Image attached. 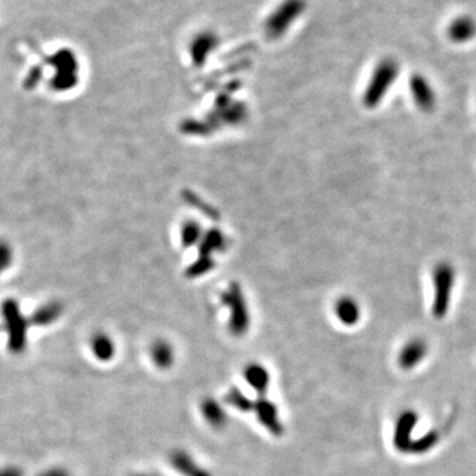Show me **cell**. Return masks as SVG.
<instances>
[{
    "instance_id": "cell-1",
    "label": "cell",
    "mask_w": 476,
    "mask_h": 476,
    "mask_svg": "<svg viewBox=\"0 0 476 476\" xmlns=\"http://www.w3.org/2000/svg\"><path fill=\"white\" fill-rule=\"evenodd\" d=\"M3 317V331L7 333L8 351L13 355H20L25 351L29 320L24 317L20 306L16 299L8 298L3 300L1 307Z\"/></svg>"
},
{
    "instance_id": "cell-2",
    "label": "cell",
    "mask_w": 476,
    "mask_h": 476,
    "mask_svg": "<svg viewBox=\"0 0 476 476\" xmlns=\"http://www.w3.org/2000/svg\"><path fill=\"white\" fill-rule=\"evenodd\" d=\"M399 73V65L393 58L381 60L373 70V74L364 91V103L373 109L385 98L386 93L393 86Z\"/></svg>"
},
{
    "instance_id": "cell-3",
    "label": "cell",
    "mask_w": 476,
    "mask_h": 476,
    "mask_svg": "<svg viewBox=\"0 0 476 476\" xmlns=\"http://www.w3.org/2000/svg\"><path fill=\"white\" fill-rule=\"evenodd\" d=\"M432 284H434L432 315L437 319H442L449 312L455 284V269L450 262L437 263V266L432 270Z\"/></svg>"
},
{
    "instance_id": "cell-4",
    "label": "cell",
    "mask_w": 476,
    "mask_h": 476,
    "mask_svg": "<svg viewBox=\"0 0 476 476\" xmlns=\"http://www.w3.org/2000/svg\"><path fill=\"white\" fill-rule=\"evenodd\" d=\"M306 10L305 0H282L266 18L265 32L272 39L282 37Z\"/></svg>"
},
{
    "instance_id": "cell-5",
    "label": "cell",
    "mask_w": 476,
    "mask_h": 476,
    "mask_svg": "<svg viewBox=\"0 0 476 476\" xmlns=\"http://www.w3.org/2000/svg\"><path fill=\"white\" fill-rule=\"evenodd\" d=\"M49 64L55 68V76L51 82L57 91H68L79 84V64L77 56L70 49H60L49 58Z\"/></svg>"
},
{
    "instance_id": "cell-6",
    "label": "cell",
    "mask_w": 476,
    "mask_h": 476,
    "mask_svg": "<svg viewBox=\"0 0 476 476\" xmlns=\"http://www.w3.org/2000/svg\"><path fill=\"white\" fill-rule=\"evenodd\" d=\"M223 302L230 311L229 317V329L234 336L245 335L250 327L249 308L241 290L233 286L223 296Z\"/></svg>"
},
{
    "instance_id": "cell-7",
    "label": "cell",
    "mask_w": 476,
    "mask_h": 476,
    "mask_svg": "<svg viewBox=\"0 0 476 476\" xmlns=\"http://www.w3.org/2000/svg\"><path fill=\"white\" fill-rule=\"evenodd\" d=\"M257 420L262 428L272 434V437H282L284 432V423L279 417V410L270 398L266 396H258L254 399V410Z\"/></svg>"
},
{
    "instance_id": "cell-8",
    "label": "cell",
    "mask_w": 476,
    "mask_h": 476,
    "mask_svg": "<svg viewBox=\"0 0 476 476\" xmlns=\"http://www.w3.org/2000/svg\"><path fill=\"white\" fill-rule=\"evenodd\" d=\"M409 88L411 91L413 100L422 112L430 113L437 105V95L432 89L429 79L422 74H413L409 81Z\"/></svg>"
},
{
    "instance_id": "cell-9",
    "label": "cell",
    "mask_w": 476,
    "mask_h": 476,
    "mask_svg": "<svg viewBox=\"0 0 476 476\" xmlns=\"http://www.w3.org/2000/svg\"><path fill=\"white\" fill-rule=\"evenodd\" d=\"M220 44L218 36L209 29H203L194 34L190 43V56L192 57L194 65H203L206 58L211 56Z\"/></svg>"
},
{
    "instance_id": "cell-10",
    "label": "cell",
    "mask_w": 476,
    "mask_h": 476,
    "mask_svg": "<svg viewBox=\"0 0 476 476\" xmlns=\"http://www.w3.org/2000/svg\"><path fill=\"white\" fill-rule=\"evenodd\" d=\"M171 467L183 476H213L209 470L200 465L191 454L176 449L168 456Z\"/></svg>"
},
{
    "instance_id": "cell-11",
    "label": "cell",
    "mask_w": 476,
    "mask_h": 476,
    "mask_svg": "<svg viewBox=\"0 0 476 476\" xmlns=\"http://www.w3.org/2000/svg\"><path fill=\"white\" fill-rule=\"evenodd\" d=\"M418 417L414 411H404L397 420L395 429V446L401 453H410L411 447V432L417 425Z\"/></svg>"
},
{
    "instance_id": "cell-12",
    "label": "cell",
    "mask_w": 476,
    "mask_h": 476,
    "mask_svg": "<svg viewBox=\"0 0 476 476\" xmlns=\"http://www.w3.org/2000/svg\"><path fill=\"white\" fill-rule=\"evenodd\" d=\"M335 317L344 326H356L362 319V308L357 300L352 296H341L333 306Z\"/></svg>"
},
{
    "instance_id": "cell-13",
    "label": "cell",
    "mask_w": 476,
    "mask_h": 476,
    "mask_svg": "<svg viewBox=\"0 0 476 476\" xmlns=\"http://www.w3.org/2000/svg\"><path fill=\"white\" fill-rule=\"evenodd\" d=\"M244 377L258 396H266L270 386V373L261 363H250L244 368Z\"/></svg>"
},
{
    "instance_id": "cell-14",
    "label": "cell",
    "mask_w": 476,
    "mask_h": 476,
    "mask_svg": "<svg viewBox=\"0 0 476 476\" xmlns=\"http://www.w3.org/2000/svg\"><path fill=\"white\" fill-rule=\"evenodd\" d=\"M426 353H428L426 341H421V339L410 341L399 352V356H398L399 366L404 369H411L425 359Z\"/></svg>"
},
{
    "instance_id": "cell-15",
    "label": "cell",
    "mask_w": 476,
    "mask_h": 476,
    "mask_svg": "<svg viewBox=\"0 0 476 476\" xmlns=\"http://www.w3.org/2000/svg\"><path fill=\"white\" fill-rule=\"evenodd\" d=\"M449 37L456 44H463L474 39L476 34V22L467 15L455 18L449 25Z\"/></svg>"
},
{
    "instance_id": "cell-16",
    "label": "cell",
    "mask_w": 476,
    "mask_h": 476,
    "mask_svg": "<svg viewBox=\"0 0 476 476\" xmlns=\"http://www.w3.org/2000/svg\"><path fill=\"white\" fill-rule=\"evenodd\" d=\"M150 356L154 365L161 371L170 369L171 366L175 364V359H176L173 345L170 341H164V339H158L151 344Z\"/></svg>"
},
{
    "instance_id": "cell-17",
    "label": "cell",
    "mask_w": 476,
    "mask_h": 476,
    "mask_svg": "<svg viewBox=\"0 0 476 476\" xmlns=\"http://www.w3.org/2000/svg\"><path fill=\"white\" fill-rule=\"evenodd\" d=\"M201 414L208 425L213 429H223L227 423V414L224 406L212 397H206L201 402Z\"/></svg>"
},
{
    "instance_id": "cell-18",
    "label": "cell",
    "mask_w": 476,
    "mask_h": 476,
    "mask_svg": "<svg viewBox=\"0 0 476 476\" xmlns=\"http://www.w3.org/2000/svg\"><path fill=\"white\" fill-rule=\"evenodd\" d=\"M91 353L94 357L101 362V363H109L112 362L117 353L115 350V343L110 335L106 332H95L91 339Z\"/></svg>"
},
{
    "instance_id": "cell-19",
    "label": "cell",
    "mask_w": 476,
    "mask_h": 476,
    "mask_svg": "<svg viewBox=\"0 0 476 476\" xmlns=\"http://www.w3.org/2000/svg\"><path fill=\"white\" fill-rule=\"evenodd\" d=\"M64 307L60 302H48L46 305L36 308L34 314L29 317V324L34 327H46L56 323L58 317H61Z\"/></svg>"
},
{
    "instance_id": "cell-20",
    "label": "cell",
    "mask_w": 476,
    "mask_h": 476,
    "mask_svg": "<svg viewBox=\"0 0 476 476\" xmlns=\"http://www.w3.org/2000/svg\"><path fill=\"white\" fill-rule=\"evenodd\" d=\"M225 402L229 406L236 409L241 413H253L254 399H251L246 393L242 392L238 386H232L225 395Z\"/></svg>"
},
{
    "instance_id": "cell-21",
    "label": "cell",
    "mask_w": 476,
    "mask_h": 476,
    "mask_svg": "<svg viewBox=\"0 0 476 476\" xmlns=\"http://www.w3.org/2000/svg\"><path fill=\"white\" fill-rule=\"evenodd\" d=\"M13 262L12 246L4 239H0V274L11 267Z\"/></svg>"
},
{
    "instance_id": "cell-22",
    "label": "cell",
    "mask_w": 476,
    "mask_h": 476,
    "mask_svg": "<svg viewBox=\"0 0 476 476\" xmlns=\"http://www.w3.org/2000/svg\"><path fill=\"white\" fill-rule=\"evenodd\" d=\"M182 236L185 245H193L200 237V227L196 224V221H191L183 227Z\"/></svg>"
},
{
    "instance_id": "cell-23",
    "label": "cell",
    "mask_w": 476,
    "mask_h": 476,
    "mask_svg": "<svg viewBox=\"0 0 476 476\" xmlns=\"http://www.w3.org/2000/svg\"><path fill=\"white\" fill-rule=\"evenodd\" d=\"M37 476H72L67 468L64 467H52L46 471L40 472Z\"/></svg>"
},
{
    "instance_id": "cell-24",
    "label": "cell",
    "mask_w": 476,
    "mask_h": 476,
    "mask_svg": "<svg viewBox=\"0 0 476 476\" xmlns=\"http://www.w3.org/2000/svg\"><path fill=\"white\" fill-rule=\"evenodd\" d=\"M0 476H24V471L18 465H7L0 468Z\"/></svg>"
},
{
    "instance_id": "cell-25",
    "label": "cell",
    "mask_w": 476,
    "mask_h": 476,
    "mask_svg": "<svg viewBox=\"0 0 476 476\" xmlns=\"http://www.w3.org/2000/svg\"><path fill=\"white\" fill-rule=\"evenodd\" d=\"M133 476H160V475H157V474H135V475Z\"/></svg>"
},
{
    "instance_id": "cell-26",
    "label": "cell",
    "mask_w": 476,
    "mask_h": 476,
    "mask_svg": "<svg viewBox=\"0 0 476 476\" xmlns=\"http://www.w3.org/2000/svg\"><path fill=\"white\" fill-rule=\"evenodd\" d=\"M0 331H3V327H0Z\"/></svg>"
}]
</instances>
